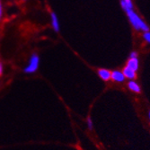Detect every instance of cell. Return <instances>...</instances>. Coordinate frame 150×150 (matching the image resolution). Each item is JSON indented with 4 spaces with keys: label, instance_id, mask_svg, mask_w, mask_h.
<instances>
[{
    "label": "cell",
    "instance_id": "9",
    "mask_svg": "<svg viewBox=\"0 0 150 150\" xmlns=\"http://www.w3.org/2000/svg\"><path fill=\"white\" fill-rule=\"evenodd\" d=\"M86 126L90 130H92L93 129V120H92L91 117H87V119H86Z\"/></svg>",
    "mask_w": 150,
    "mask_h": 150
},
{
    "label": "cell",
    "instance_id": "12",
    "mask_svg": "<svg viewBox=\"0 0 150 150\" xmlns=\"http://www.w3.org/2000/svg\"><path fill=\"white\" fill-rule=\"evenodd\" d=\"M133 58H139V54L137 51H132L129 54V59H133Z\"/></svg>",
    "mask_w": 150,
    "mask_h": 150
},
{
    "label": "cell",
    "instance_id": "2",
    "mask_svg": "<svg viewBox=\"0 0 150 150\" xmlns=\"http://www.w3.org/2000/svg\"><path fill=\"white\" fill-rule=\"evenodd\" d=\"M40 65V58L37 54H33L30 58V60L27 66L23 69L24 73L26 74H33L39 69Z\"/></svg>",
    "mask_w": 150,
    "mask_h": 150
},
{
    "label": "cell",
    "instance_id": "4",
    "mask_svg": "<svg viewBox=\"0 0 150 150\" xmlns=\"http://www.w3.org/2000/svg\"><path fill=\"white\" fill-rule=\"evenodd\" d=\"M126 67H129L130 69H132V70L137 72L139 70V58L129 59L128 61H127Z\"/></svg>",
    "mask_w": 150,
    "mask_h": 150
},
{
    "label": "cell",
    "instance_id": "15",
    "mask_svg": "<svg viewBox=\"0 0 150 150\" xmlns=\"http://www.w3.org/2000/svg\"><path fill=\"white\" fill-rule=\"evenodd\" d=\"M148 118H149V121H150V111H149V112H148Z\"/></svg>",
    "mask_w": 150,
    "mask_h": 150
},
{
    "label": "cell",
    "instance_id": "11",
    "mask_svg": "<svg viewBox=\"0 0 150 150\" xmlns=\"http://www.w3.org/2000/svg\"><path fill=\"white\" fill-rule=\"evenodd\" d=\"M125 4H126V6L129 7V8H131V9H133V3H132V0H122Z\"/></svg>",
    "mask_w": 150,
    "mask_h": 150
},
{
    "label": "cell",
    "instance_id": "10",
    "mask_svg": "<svg viewBox=\"0 0 150 150\" xmlns=\"http://www.w3.org/2000/svg\"><path fill=\"white\" fill-rule=\"evenodd\" d=\"M143 39L146 40L147 43H150V32H145L143 34Z\"/></svg>",
    "mask_w": 150,
    "mask_h": 150
},
{
    "label": "cell",
    "instance_id": "8",
    "mask_svg": "<svg viewBox=\"0 0 150 150\" xmlns=\"http://www.w3.org/2000/svg\"><path fill=\"white\" fill-rule=\"evenodd\" d=\"M128 88L136 93H139L141 92V88H140L139 85L134 80H129L128 82Z\"/></svg>",
    "mask_w": 150,
    "mask_h": 150
},
{
    "label": "cell",
    "instance_id": "7",
    "mask_svg": "<svg viewBox=\"0 0 150 150\" xmlns=\"http://www.w3.org/2000/svg\"><path fill=\"white\" fill-rule=\"evenodd\" d=\"M122 73H123L125 78L127 79H129V80H134L136 77H137V74H136V71L130 69L129 67H125L123 70H122Z\"/></svg>",
    "mask_w": 150,
    "mask_h": 150
},
{
    "label": "cell",
    "instance_id": "3",
    "mask_svg": "<svg viewBox=\"0 0 150 150\" xmlns=\"http://www.w3.org/2000/svg\"><path fill=\"white\" fill-rule=\"evenodd\" d=\"M111 79L114 82H117V83H122L124 82V80L126 79L122 71L120 70H113L111 73Z\"/></svg>",
    "mask_w": 150,
    "mask_h": 150
},
{
    "label": "cell",
    "instance_id": "5",
    "mask_svg": "<svg viewBox=\"0 0 150 150\" xmlns=\"http://www.w3.org/2000/svg\"><path fill=\"white\" fill-rule=\"evenodd\" d=\"M50 23H51V26L54 29L55 32H59V18L56 15V13L51 12L50 13Z\"/></svg>",
    "mask_w": 150,
    "mask_h": 150
},
{
    "label": "cell",
    "instance_id": "14",
    "mask_svg": "<svg viewBox=\"0 0 150 150\" xmlns=\"http://www.w3.org/2000/svg\"><path fill=\"white\" fill-rule=\"evenodd\" d=\"M2 13H3V8H2L1 1H0V19H1V17H2Z\"/></svg>",
    "mask_w": 150,
    "mask_h": 150
},
{
    "label": "cell",
    "instance_id": "13",
    "mask_svg": "<svg viewBox=\"0 0 150 150\" xmlns=\"http://www.w3.org/2000/svg\"><path fill=\"white\" fill-rule=\"evenodd\" d=\"M3 72H4V66L1 62H0V76L3 75Z\"/></svg>",
    "mask_w": 150,
    "mask_h": 150
},
{
    "label": "cell",
    "instance_id": "1",
    "mask_svg": "<svg viewBox=\"0 0 150 150\" xmlns=\"http://www.w3.org/2000/svg\"><path fill=\"white\" fill-rule=\"evenodd\" d=\"M124 11L127 13V16H128L129 23H131V25L133 26V28L136 31H142L144 33L149 31L148 25L145 23V21L133 9L127 8Z\"/></svg>",
    "mask_w": 150,
    "mask_h": 150
},
{
    "label": "cell",
    "instance_id": "6",
    "mask_svg": "<svg viewBox=\"0 0 150 150\" xmlns=\"http://www.w3.org/2000/svg\"><path fill=\"white\" fill-rule=\"evenodd\" d=\"M97 73H98L99 77H100L102 80H103V81H105V82H107V81H109V80H111V73H112V71H110L109 69H98Z\"/></svg>",
    "mask_w": 150,
    "mask_h": 150
}]
</instances>
